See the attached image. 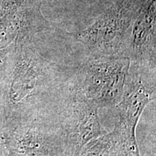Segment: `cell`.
I'll return each instance as SVG.
<instances>
[{
	"label": "cell",
	"instance_id": "obj_2",
	"mask_svg": "<svg viewBox=\"0 0 156 156\" xmlns=\"http://www.w3.org/2000/svg\"><path fill=\"white\" fill-rule=\"evenodd\" d=\"M130 64L124 54L92 56L77 70L71 90L99 108L116 106L122 100Z\"/></svg>",
	"mask_w": 156,
	"mask_h": 156
},
{
	"label": "cell",
	"instance_id": "obj_1",
	"mask_svg": "<svg viewBox=\"0 0 156 156\" xmlns=\"http://www.w3.org/2000/svg\"><path fill=\"white\" fill-rule=\"evenodd\" d=\"M155 67L131 62L113 129L116 147L130 156H139L136 128L145 107L155 99Z\"/></svg>",
	"mask_w": 156,
	"mask_h": 156
},
{
	"label": "cell",
	"instance_id": "obj_3",
	"mask_svg": "<svg viewBox=\"0 0 156 156\" xmlns=\"http://www.w3.org/2000/svg\"><path fill=\"white\" fill-rule=\"evenodd\" d=\"M138 8L136 0L117 2L93 25L80 32L77 40L90 50L92 56L123 54L121 51Z\"/></svg>",
	"mask_w": 156,
	"mask_h": 156
},
{
	"label": "cell",
	"instance_id": "obj_4",
	"mask_svg": "<svg viewBox=\"0 0 156 156\" xmlns=\"http://www.w3.org/2000/svg\"><path fill=\"white\" fill-rule=\"evenodd\" d=\"M70 91L71 95L64 102L58 122L65 134L67 145L76 153L87 142L106 132L99 119V107L83 95Z\"/></svg>",
	"mask_w": 156,
	"mask_h": 156
},
{
	"label": "cell",
	"instance_id": "obj_7",
	"mask_svg": "<svg viewBox=\"0 0 156 156\" xmlns=\"http://www.w3.org/2000/svg\"><path fill=\"white\" fill-rule=\"evenodd\" d=\"M132 62L155 67V0H149L134 23L130 38Z\"/></svg>",
	"mask_w": 156,
	"mask_h": 156
},
{
	"label": "cell",
	"instance_id": "obj_6",
	"mask_svg": "<svg viewBox=\"0 0 156 156\" xmlns=\"http://www.w3.org/2000/svg\"><path fill=\"white\" fill-rule=\"evenodd\" d=\"M55 75H52L49 65L38 54L27 53L17 64L12 85L11 97L20 101L28 95L48 88L54 83Z\"/></svg>",
	"mask_w": 156,
	"mask_h": 156
},
{
	"label": "cell",
	"instance_id": "obj_5",
	"mask_svg": "<svg viewBox=\"0 0 156 156\" xmlns=\"http://www.w3.org/2000/svg\"><path fill=\"white\" fill-rule=\"evenodd\" d=\"M46 23L35 0H1L0 48L9 46L20 36L23 38L43 30Z\"/></svg>",
	"mask_w": 156,
	"mask_h": 156
}]
</instances>
